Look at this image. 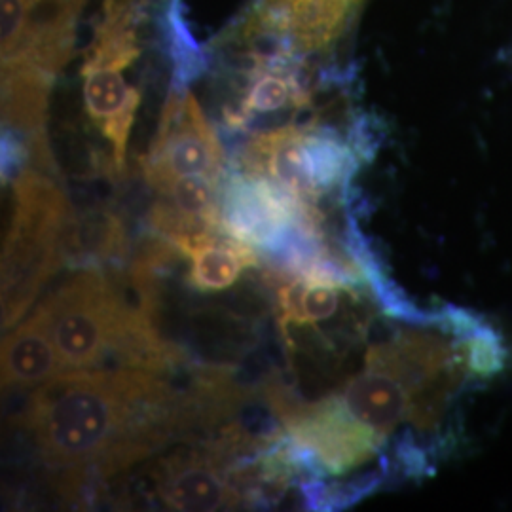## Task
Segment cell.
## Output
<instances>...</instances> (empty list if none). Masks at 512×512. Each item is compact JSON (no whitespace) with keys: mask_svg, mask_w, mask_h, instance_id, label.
I'll list each match as a JSON object with an SVG mask.
<instances>
[{"mask_svg":"<svg viewBox=\"0 0 512 512\" xmlns=\"http://www.w3.org/2000/svg\"><path fill=\"white\" fill-rule=\"evenodd\" d=\"M156 494L169 511H222L241 503L236 486L220 469L217 452L177 454L160 461Z\"/></svg>","mask_w":512,"mask_h":512,"instance_id":"9c48e42d","label":"cell"},{"mask_svg":"<svg viewBox=\"0 0 512 512\" xmlns=\"http://www.w3.org/2000/svg\"><path fill=\"white\" fill-rule=\"evenodd\" d=\"M143 6L145 0H103L82 63L84 109L109 145L116 171L126 167L129 133L141 103V93L126 73L143 52Z\"/></svg>","mask_w":512,"mask_h":512,"instance_id":"277c9868","label":"cell"},{"mask_svg":"<svg viewBox=\"0 0 512 512\" xmlns=\"http://www.w3.org/2000/svg\"><path fill=\"white\" fill-rule=\"evenodd\" d=\"M222 232L258 247H277L300 226H317L315 205L296 202L262 177L245 171L230 177L220 198Z\"/></svg>","mask_w":512,"mask_h":512,"instance_id":"ba28073f","label":"cell"},{"mask_svg":"<svg viewBox=\"0 0 512 512\" xmlns=\"http://www.w3.org/2000/svg\"><path fill=\"white\" fill-rule=\"evenodd\" d=\"M145 179L156 192L186 175L224 173V148L196 95L175 88L167 95L158 131L143 158Z\"/></svg>","mask_w":512,"mask_h":512,"instance_id":"52a82bcc","label":"cell"},{"mask_svg":"<svg viewBox=\"0 0 512 512\" xmlns=\"http://www.w3.org/2000/svg\"><path fill=\"white\" fill-rule=\"evenodd\" d=\"M306 101V93L300 88L296 74L285 67L266 65L251 76V86L245 93L236 120L249 118L253 114H268L277 110L300 105Z\"/></svg>","mask_w":512,"mask_h":512,"instance_id":"7c38bea8","label":"cell"},{"mask_svg":"<svg viewBox=\"0 0 512 512\" xmlns=\"http://www.w3.org/2000/svg\"><path fill=\"white\" fill-rule=\"evenodd\" d=\"M25 165L12 179L14 209L2 247V329H14L69 249L71 203L48 175Z\"/></svg>","mask_w":512,"mask_h":512,"instance_id":"3957f363","label":"cell"},{"mask_svg":"<svg viewBox=\"0 0 512 512\" xmlns=\"http://www.w3.org/2000/svg\"><path fill=\"white\" fill-rule=\"evenodd\" d=\"M63 370L139 368L164 372L177 353L154 329L150 308L131 306L114 279L86 268L40 304Z\"/></svg>","mask_w":512,"mask_h":512,"instance_id":"7a4b0ae2","label":"cell"},{"mask_svg":"<svg viewBox=\"0 0 512 512\" xmlns=\"http://www.w3.org/2000/svg\"><path fill=\"white\" fill-rule=\"evenodd\" d=\"M171 239L173 247L188 260V283L198 293L230 289L258 258L249 243L219 232H192Z\"/></svg>","mask_w":512,"mask_h":512,"instance_id":"30bf717a","label":"cell"},{"mask_svg":"<svg viewBox=\"0 0 512 512\" xmlns=\"http://www.w3.org/2000/svg\"><path fill=\"white\" fill-rule=\"evenodd\" d=\"M2 387H38L65 372L46 313L37 306L2 340Z\"/></svg>","mask_w":512,"mask_h":512,"instance_id":"8fae6325","label":"cell"},{"mask_svg":"<svg viewBox=\"0 0 512 512\" xmlns=\"http://www.w3.org/2000/svg\"><path fill=\"white\" fill-rule=\"evenodd\" d=\"M368 0H256L236 37L277 54H334L355 31Z\"/></svg>","mask_w":512,"mask_h":512,"instance_id":"8992f818","label":"cell"},{"mask_svg":"<svg viewBox=\"0 0 512 512\" xmlns=\"http://www.w3.org/2000/svg\"><path fill=\"white\" fill-rule=\"evenodd\" d=\"M361 135L344 139L323 126H283L256 135L241 156V171L262 177L296 202L317 205L346 192L361 158Z\"/></svg>","mask_w":512,"mask_h":512,"instance_id":"5b68a950","label":"cell"},{"mask_svg":"<svg viewBox=\"0 0 512 512\" xmlns=\"http://www.w3.org/2000/svg\"><path fill=\"white\" fill-rule=\"evenodd\" d=\"M160 372L69 370L35 387L23 410L44 465L67 488L107 478L148 458L190 421Z\"/></svg>","mask_w":512,"mask_h":512,"instance_id":"6da1fadb","label":"cell"}]
</instances>
